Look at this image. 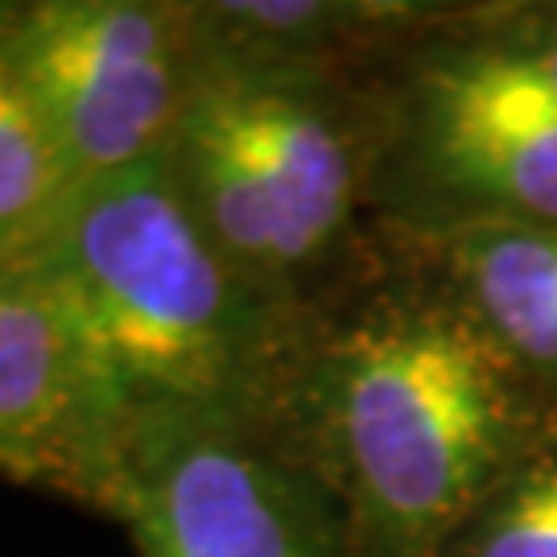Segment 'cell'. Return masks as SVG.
<instances>
[{
	"label": "cell",
	"instance_id": "cell-1",
	"mask_svg": "<svg viewBox=\"0 0 557 557\" xmlns=\"http://www.w3.org/2000/svg\"><path fill=\"white\" fill-rule=\"evenodd\" d=\"M517 368L434 301H372L306 335L285 438L335 499L351 557L450 554L529 455Z\"/></svg>",
	"mask_w": 557,
	"mask_h": 557
},
{
	"label": "cell",
	"instance_id": "cell-2",
	"mask_svg": "<svg viewBox=\"0 0 557 557\" xmlns=\"http://www.w3.org/2000/svg\"><path fill=\"white\" fill-rule=\"evenodd\" d=\"M34 269L79 331L124 438L149 418L285 434L306 331L215 248L165 161L83 186Z\"/></svg>",
	"mask_w": 557,
	"mask_h": 557
},
{
	"label": "cell",
	"instance_id": "cell-3",
	"mask_svg": "<svg viewBox=\"0 0 557 557\" xmlns=\"http://www.w3.org/2000/svg\"><path fill=\"white\" fill-rule=\"evenodd\" d=\"M165 165L223 257L294 306L301 277L335 257L351 227L363 137L331 66L227 54L199 38Z\"/></svg>",
	"mask_w": 557,
	"mask_h": 557
},
{
	"label": "cell",
	"instance_id": "cell-4",
	"mask_svg": "<svg viewBox=\"0 0 557 557\" xmlns=\"http://www.w3.org/2000/svg\"><path fill=\"white\" fill-rule=\"evenodd\" d=\"M0 38L79 190L170 158L199 71L190 4L0 0Z\"/></svg>",
	"mask_w": 557,
	"mask_h": 557
},
{
	"label": "cell",
	"instance_id": "cell-5",
	"mask_svg": "<svg viewBox=\"0 0 557 557\" xmlns=\"http://www.w3.org/2000/svg\"><path fill=\"white\" fill-rule=\"evenodd\" d=\"M116 520L140 557H351L310 462L281 430L232 418L137 421Z\"/></svg>",
	"mask_w": 557,
	"mask_h": 557
},
{
	"label": "cell",
	"instance_id": "cell-6",
	"mask_svg": "<svg viewBox=\"0 0 557 557\" xmlns=\"http://www.w3.org/2000/svg\"><path fill=\"white\" fill-rule=\"evenodd\" d=\"M400 161L418 186L467 215L557 227V112L475 34L434 46L413 66Z\"/></svg>",
	"mask_w": 557,
	"mask_h": 557
},
{
	"label": "cell",
	"instance_id": "cell-7",
	"mask_svg": "<svg viewBox=\"0 0 557 557\" xmlns=\"http://www.w3.org/2000/svg\"><path fill=\"white\" fill-rule=\"evenodd\" d=\"M124 425L59 294L0 264V479L116 517Z\"/></svg>",
	"mask_w": 557,
	"mask_h": 557
},
{
	"label": "cell",
	"instance_id": "cell-8",
	"mask_svg": "<svg viewBox=\"0 0 557 557\" xmlns=\"http://www.w3.org/2000/svg\"><path fill=\"white\" fill-rule=\"evenodd\" d=\"M462 310L520 368L557 372V227L471 220L446 232Z\"/></svg>",
	"mask_w": 557,
	"mask_h": 557
},
{
	"label": "cell",
	"instance_id": "cell-9",
	"mask_svg": "<svg viewBox=\"0 0 557 557\" xmlns=\"http://www.w3.org/2000/svg\"><path fill=\"white\" fill-rule=\"evenodd\" d=\"M79 186L0 38V264H34Z\"/></svg>",
	"mask_w": 557,
	"mask_h": 557
},
{
	"label": "cell",
	"instance_id": "cell-10",
	"mask_svg": "<svg viewBox=\"0 0 557 557\" xmlns=\"http://www.w3.org/2000/svg\"><path fill=\"white\" fill-rule=\"evenodd\" d=\"M199 38L227 54L331 66L335 54L413 25L409 4L351 0H289V4H190Z\"/></svg>",
	"mask_w": 557,
	"mask_h": 557
},
{
	"label": "cell",
	"instance_id": "cell-11",
	"mask_svg": "<svg viewBox=\"0 0 557 557\" xmlns=\"http://www.w3.org/2000/svg\"><path fill=\"white\" fill-rule=\"evenodd\" d=\"M446 557H557V446L529 450Z\"/></svg>",
	"mask_w": 557,
	"mask_h": 557
},
{
	"label": "cell",
	"instance_id": "cell-12",
	"mask_svg": "<svg viewBox=\"0 0 557 557\" xmlns=\"http://www.w3.org/2000/svg\"><path fill=\"white\" fill-rule=\"evenodd\" d=\"M492 59L557 112V4L512 9L475 34Z\"/></svg>",
	"mask_w": 557,
	"mask_h": 557
}]
</instances>
